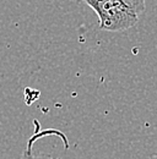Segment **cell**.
Returning <instances> with one entry per match:
<instances>
[{
	"mask_svg": "<svg viewBox=\"0 0 157 159\" xmlns=\"http://www.w3.org/2000/svg\"><path fill=\"white\" fill-rule=\"evenodd\" d=\"M98 16L99 28L118 32L134 27L139 16L119 0H83Z\"/></svg>",
	"mask_w": 157,
	"mask_h": 159,
	"instance_id": "6da1fadb",
	"label": "cell"
},
{
	"mask_svg": "<svg viewBox=\"0 0 157 159\" xmlns=\"http://www.w3.org/2000/svg\"><path fill=\"white\" fill-rule=\"evenodd\" d=\"M121 1L125 6H128L131 11H134L137 16H140L145 9H146V2L145 0H119Z\"/></svg>",
	"mask_w": 157,
	"mask_h": 159,
	"instance_id": "7a4b0ae2",
	"label": "cell"
},
{
	"mask_svg": "<svg viewBox=\"0 0 157 159\" xmlns=\"http://www.w3.org/2000/svg\"><path fill=\"white\" fill-rule=\"evenodd\" d=\"M22 159H44V158H40V157H35V156H32L30 152H25V154H23Z\"/></svg>",
	"mask_w": 157,
	"mask_h": 159,
	"instance_id": "3957f363",
	"label": "cell"
}]
</instances>
